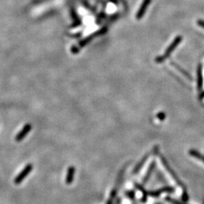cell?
Here are the masks:
<instances>
[{
  "label": "cell",
  "mask_w": 204,
  "mask_h": 204,
  "mask_svg": "<svg viewBox=\"0 0 204 204\" xmlns=\"http://www.w3.org/2000/svg\"><path fill=\"white\" fill-rule=\"evenodd\" d=\"M31 129H32L31 124L27 123V124L24 125L23 129H21L15 136V141H17V142H20L21 141H23V140L24 139V138L27 135V134L31 131Z\"/></svg>",
  "instance_id": "3"
},
{
  "label": "cell",
  "mask_w": 204,
  "mask_h": 204,
  "mask_svg": "<svg viewBox=\"0 0 204 204\" xmlns=\"http://www.w3.org/2000/svg\"><path fill=\"white\" fill-rule=\"evenodd\" d=\"M182 36H177V37H176V39L173 40V42L171 43V45H170V46H169L168 48H167V49H166V51L164 55L158 58V60H159L158 61H163V60L165 59V58H166L167 57L170 56V54H171L172 52L173 51L175 50V49H176V48L178 46V44L181 43V41H182Z\"/></svg>",
  "instance_id": "2"
},
{
  "label": "cell",
  "mask_w": 204,
  "mask_h": 204,
  "mask_svg": "<svg viewBox=\"0 0 204 204\" xmlns=\"http://www.w3.org/2000/svg\"><path fill=\"white\" fill-rule=\"evenodd\" d=\"M197 24L200 26V27H201L202 28L204 29V20H197Z\"/></svg>",
  "instance_id": "6"
},
{
  "label": "cell",
  "mask_w": 204,
  "mask_h": 204,
  "mask_svg": "<svg viewBox=\"0 0 204 204\" xmlns=\"http://www.w3.org/2000/svg\"><path fill=\"white\" fill-rule=\"evenodd\" d=\"M74 172H75V168H74V167H70V168L68 169L66 177V183L68 184H70L72 183L73 180H74Z\"/></svg>",
  "instance_id": "5"
},
{
  "label": "cell",
  "mask_w": 204,
  "mask_h": 204,
  "mask_svg": "<svg viewBox=\"0 0 204 204\" xmlns=\"http://www.w3.org/2000/svg\"><path fill=\"white\" fill-rule=\"evenodd\" d=\"M151 0H144V1H143L142 4H141V8H139V10H138V13H137L136 14V18L138 19V20H140V19L144 16L147 8H148V5L151 3Z\"/></svg>",
  "instance_id": "4"
},
{
  "label": "cell",
  "mask_w": 204,
  "mask_h": 204,
  "mask_svg": "<svg viewBox=\"0 0 204 204\" xmlns=\"http://www.w3.org/2000/svg\"><path fill=\"white\" fill-rule=\"evenodd\" d=\"M33 164L28 163V164L23 169L22 171L20 172L16 176V178L14 180V184H20L27 178V176H28L29 173L31 172L32 170H33Z\"/></svg>",
  "instance_id": "1"
}]
</instances>
